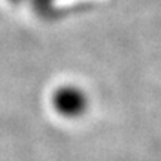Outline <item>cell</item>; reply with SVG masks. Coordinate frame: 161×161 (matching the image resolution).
Listing matches in <instances>:
<instances>
[{
  "label": "cell",
  "mask_w": 161,
  "mask_h": 161,
  "mask_svg": "<svg viewBox=\"0 0 161 161\" xmlns=\"http://www.w3.org/2000/svg\"><path fill=\"white\" fill-rule=\"evenodd\" d=\"M54 106L64 116H78L85 112L86 97L75 86H64L54 94Z\"/></svg>",
  "instance_id": "cell-1"
}]
</instances>
